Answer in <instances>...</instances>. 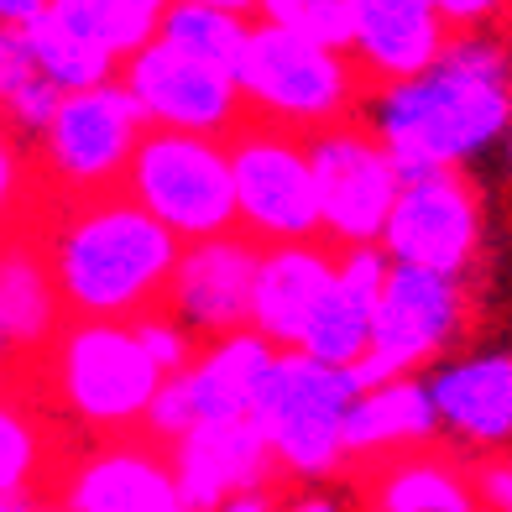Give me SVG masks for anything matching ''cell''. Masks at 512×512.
I'll return each instance as SVG.
<instances>
[{
    "instance_id": "cell-1",
    "label": "cell",
    "mask_w": 512,
    "mask_h": 512,
    "mask_svg": "<svg viewBox=\"0 0 512 512\" xmlns=\"http://www.w3.org/2000/svg\"><path fill=\"white\" fill-rule=\"evenodd\" d=\"M361 115L398 157L403 178L465 168L512 131V42L497 27L455 32L434 68L371 89Z\"/></svg>"
},
{
    "instance_id": "cell-2",
    "label": "cell",
    "mask_w": 512,
    "mask_h": 512,
    "mask_svg": "<svg viewBox=\"0 0 512 512\" xmlns=\"http://www.w3.org/2000/svg\"><path fill=\"white\" fill-rule=\"evenodd\" d=\"M32 230L48 251L68 319H136L162 309L183 256V241L126 189L42 199Z\"/></svg>"
},
{
    "instance_id": "cell-3",
    "label": "cell",
    "mask_w": 512,
    "mask_h": 512,
    "mask_svg": "<svg viewBox=\"0 0 512 512\" xmlns=\"http://www.w3.org/2000/svg\"><path fill=\"white\" fill-rule=\"evenodd\" d=\"M162 382L131 319H68L11 392L32 398L58 429L105 439L147 429Z\"/></svg>"
},
{
    "instance_id": "cell-4",
    "label": "cell",
    "mask_w": 512,
    "mask_h": 512,
    "mask_svg": "<svg viewBox=\"0 0 512 512\" xmlns=\"http://www.w3.org/2000/svg\"><path fill=\"white\" fill-rule=\"evenodd\" d=\"M236 84L246 95V115L304 136L351 121L371 100V79L351 53L309 42L272 21H251Z\"/></svg>"
},
{
    "instance_id": "cell-5",
    "label": "cell",
    "mask_w": 512,
    "mask_h": 512,
    "mask_svg": "<svg viewBox=\"0 0 512 512\" xmlns=\"http://www.w3.org/2000/svg\"><path fill=\"white\" fill-rule=\"evenodd\" d=\"M356 371L324 366L304 351H277L267 382L256 387L251 418L267 429L277 471L293 486H324L330 476L351 471L345 455V413L356 403Z\"/></svg>"
},
{
    "instance_id": "cell-6",
    "label": "cell",
    "mask_w": 512,
    "mask_h": 512,
    "mask_svg": "<svg viewBox=\"0 0 512 512\" xmlns=\"http://www.w3.org/2000/svg\"><path fill=\"white\" fill-rule=\"evenodd\" d=\"M152 131L126 79H110L79 95H63L53 126L32 142L42 199H89L126 189L131 157Z\"/></svg>"
},
{
    "instance_id": "cell-7",
    "label": "cell",
    "mask_w": 512,
    "mask_h": 512,
    "mask_svg": "<svg viewBox=\"0 0 512 512\" xmlns=\"http://www.w3.org/2000/svg\"><path fill=\"white\" fill-rule=\"evenodd\" d=\"M126 194L157 215L178 241H204L241 230L236 209V168H230L225 136H194L152 126L131 157Z\"/></svg>"
},
{
    "instance_id": "cell-8",
    "label": "cell",
    "mask_w": 512,
    "mask_h": 512,
    "mask_svg": "<svg viewBox=\"0 0 512 512\" xmlns=\"http://www.w3.org/2000/svg\"><path fill=\"white\" fill-rule=\"evenodd\" d=\"M465 324H471L465 277L392 262L387 293L377 304V324H371V351L356 366V382L382 387L398 377H424L439 361H450Z\"/></svg>"
},
{
    "instance_id": "cell-9",
    "label": "cell",
    "mask_w": 512,
    "mask_h": 512,
    "mask_svg": "<svg viewBox=\"0 0 512 512\" xmlns=\"http://www.w3.org/2000/svg\"><path fill=\"white\" fill-rule=\"evenodd\" d=\"M225 142H230V168H236V209L246 236H256L262 246L324 236L319 178L304 131L246 115Z\"/></svg>"
},
{
    "instance_id": "cell-10",
    "label": "cell",
    "mask_w": 512,
    "mask_h": 512,
    "mask_svg": "<svg viewBox=\"0 0 512 512\" xmlns=\"http://www.w3.org/2000/svg\"><path fill=\"white\" fill-rule=\"evenodd\" d=\"M319 209H324V241L335 246H377L392 220V204L403 194V168L387 152V142L371 131L366 115H351L340 126H324L309 136Z\"/></svg>"
},
{
    "instance_id": "cell-11",
    "label": "cell",
    "mask_w": 512,
    "mask_h": 512,
    "mask_svg": "<svg viewBox=\"0 0 512 512\" xmlns=\"http://www.w3.org/2000/svg\"><path fill=\"white\" fill-rule=\"evenodd\" d=\"M486 241V204L465 168H439L424 178H403L382 230V251L403 267H429L450 277H471Z\"/></svg>"
},
{
    "instance_id": "cell-12",
    "label": "cell",
    "mask_w": 512,
    "mask_h": 512,
    "mask_svg": "<svg viewBox=\"0 0 512 512\" xmlns=\"http://www.w3.org/2000/svg\"><path fill=\"white\" fill-rule=\"evenodd\" d=\"M48 497L68 512H189L168 445L147 429L89 439L63 460Z\"/></svg>"
},
{
    "instance_id": "cell-13",
    "label": "cell",
    "mask_w": 512,
    "mask_h": 512,
    "mask_svg": "<svg viewBox=\"0 0 512 512\" xmlns=\"http://www.w3.org/2000/svg\"><path fill=\"white\" fill-rule=\"evenodd\" d=\"M272 361H277V345L256 330L204 340L194 366L162 382L157 403L147 413V434L162 439V445H173L178 434H189L199 424H215V418H246L251 403H256V387L267 382Z\"/></svg>"
},
{
    "instance_id": "cell-14",
    "label": "cell",
    "mask_w": 512,
    "mask_h": 512,
    "mask_svg": "<svg viewBox=\"0 0 512 512\" xmlns=\"http://www.w3.org/2000/svg\"><path fill=\"white\" fill-rule=\"evenodd\" d=\"M121 79L147 110L152 126L194 131V136H230L246 121V95L230 68L199 63L168 42H147L142 53L121 63Z\"/></svg>"
},
{
    "instance_id": "cell-15",
    "label": "cell",
    "mask_w": 512,
    "mask_h": 512,
    "mask_svg": "<svg viewBox=\"0 0 512 512\" xmlns=\"http://www.w3.org/2000/svg\"><path fill=\"white\" fill-rule=\"evenodd\" d=\"M256 267H262V241L246 236V230L183 241V256L173 267V283H168L162 309L178 314L199 340H220V335L251 330Z\"/></svg>"
},
{
    "instance_id": "cell-16",
    "label": "cell",
    "mask_w": 512,
    "mask_h": 512,
    "mask_svg": "<svg viewBox=\"0 0 512 512\" xmlns=\"http://www.w3.org/2000/svg\"><path fill=\"white\" fill-rule=\"evenodd\" d=\"M168 455H173V471H178L189 512H220V502H230L236 492L283 481L277 455L267 445V429L251 413L246 418H215V424L178 434L168 445Z\"/></svg>"
},
{
    "instance_id": "cell-17",
    "label": "cell",
    "mask_w": 512,
    "mask_h": 512,
    "mask_svg": "<svg viewBox=\"0 0 512 512\" xmlns=\"http://www.w3.org/2000/svg\"><path fill=\"white\" fill-rule=\"evenodd\" d=\"M429 377L439 429L450 445L497 455L512 450V356L507 351H476V356H450Z\"/></svg>"
},
{
    "instance_id": "cell-18",
    "label": "cell",
    "mask_w": 512,
    "mask_h": 512,
    "mask_svg": "<svg viewBox=\"0 0 512 512\" xmlns=\"http://www.w3.org/2000/svg\"><path fill=\"white\" fill-rule=\"evenodd\" d=\"M450 21L434 0H351V58L371 89L403 84L445 58Z\"/></svg>"
},
{
    "instance_id": "cell-19",
    "label": "cell",
    "mask_w": 512,
    "mask_h": 512,
    "mask_svg": "<svg viewBox=\"0 0 512 512\" xmlns=\"http://www.w3.org/2000/svg\"><path fill=\"white\" fill-rule=\"evenodd\" d=\"M335 262H340V246L324 236L262 246L256 293H251V330L267 335L277 351H298L314 309L335 283Z\"/></svg>"
},
{
    "instance_id": "cell-20",
    "label": "cell",
    "mask_w": 512,
    "mask_h": 512,
    "mask_svg": "<svg viewBox=\"0 0 512 512\" xmlns=\"http://www.w3.org/2000/svg\"><path fill=\"white\" fill-rule=\"evenodd\" d=\"M356 512H481L476 471L455 450H403L351 465Z\"/></svg>"
},
{
    "instance_id": "cell-21",
    "label": "cell",
    "mask_w": 512,
    "mask_h": 512,
    "mask_svg": "<svg viewBox=\"0 0 512 512\" xmlns=\"http://www.w3.org/2000/svg\"><path fill=\"white\" fill-rule=\"evenodd\" d=\"M63 324H68V309H63V293L53 283L48 251H42L32 225H21L16 236L0 241V335H6L11 361H16V377L6 387H16L27 377L32 361L58 340Z\"/></svg>"
},
{
    "instance_id": "cell-22",
    "label": "cell",
    "mask_w": 512,
    "mask_h": 512,
    "mask_svg": "<svg viewBox=\"0 0 512 512\" xmlns=\"http://www.w3.org/2000/svg\"><path fill=\"white\" fill-rule=\"evenodd\" d=\"M392 277V256L377 246H340L335 262V283L324 293V304L314 309L304 345L298 351L324 361V366H361V356L371 351V324H377V304L387 293Z\"/></svg>"
},
{
    "instance_id": "cell-23",
    "label": "cell",
    "mask_w": 512,
    "mask_h": 512,
    "mask_svg": "<svg viewBox=\"0 0 512 512\" xmlns=\"http://www.w3.org/2000/svg\"><path fill=\"white\" fill-rule=\"evenodd\" d=\"M439 434L445 429H439L429 377H398L382 387H361L351 413H345V455H351V465L424 450Z\"/></svg>"
},
{
    "instance_id": "cell-24",
    "label": "cell",
    "mask_w": 512,
    "mask_h": 512,
    "mask_svg": "<svg viewBox=\"0 0 512 512\" xmlns=\"http://www.w3.org/2000/svg\"><path fill=\"white\" fill-rule=\"evenodd\" d=\"M53 434L58 424L32 398L0 387V502H32L53 492L63 471V460L53 455Z\"/></svg>"
},
{
    "instance_id": "cell-25",
    "label": "cell",
    "mask_w": 512,
    "mask_h": 512,
    "mask_svg": "<svg viewBox=\"0 0 512 512\" xmlns=\"http://www.w3.org/2000/svg\"><path fill=\"white\" fill-rule=\"evenodd\" d=\"M21 42H27L32 63L63 89V95H79V89L121 79V58L105 53L100 42H89L84 32H74L68 21H58L53 6H48V16H37L32 27H21Z\"/></svg>"
},
{
    "instance_id": "cell-26",
    "label": "cell",
    "mask_w": 512,
    "mask_h": 512,
    "mask_svg": "<svg viewBox=\"0 0 512 512\" xmlns=\"http://www.w3.org/2000/svg\"><path fill=\"white\" fill-rule=\"evenodd\" d=\"M58 105H63V89L32 63L21 32L0 27V121H6L16 136L37 142V136L53 126Z\"/></svg>"
},
{
    "instance_id": "cell-27",
    "label": "cell",
    "mask_w": 512,
    "mask_h": 512,
    "mask_svg": "<svg viewBox=\"0 0 512 512\" xmlns=\"http://www.w3.org/2000/svg\"><path fill=\"white\" fill-rule=\"evenodd\" d=\"M246 37H251V16H236V11H220V6H199V0H173L162 11V27H157V42L189 53L199 63H215V68H241V53H246Z\"/></svg>"
},
{
    "instance_id": "cell-28",
    "label": "cell",
    "mask_w": 512,
    "mask_h": 512,
    "mask_svg": "<svg viewBox=\"0 0 512 512\" xmlns=\"http://www.w3.org/2000/svg\"><path fill=\"white\" fill-rule=\"evenodd\" d=\"M37 209H42V183L32 142L0 121V241L16 236L21 225H32Z\"/></svg>"
},
{
    "instance_id": "cell-29",
    "label": "cell",
    "mask_w": 512,
    "mask_h": 512,
    "mask_svg": "<svg viewBox=\"0 0 512 512\" xmlns=\"http://www.w3.org/2000/svg\"><path fill=\"white\" fill-rule=\"evenodd\" d=\"M256 21H272V27H288L309 42L351 53V0H262Z\"/></svg>"
},
{
    "instance_id": "cell-30",
    "label": "cell",
    "mask_w": 512,
    "mask_h": 512,
    "mask_svg": "<svg viewBox=\"0 0 512 512\" xmlns=\"http://www.w3.org/2000/svg\"><path fill=\"white\" fill-rule=\"evenodd\" d=\"M131 324H136V335H142V345L152 351V361L162 366V377H178V371H189L194 356L204 351V340H199L178 314H168V309H147V314H136Z\"/></svg>"
},
{
    "instance_id": "cell-31",
    "label": "cell",
    "mask_w": 512,
    "mask_h": 512,
    "mask_svg": "<svg viewBox=\"0 0 512 512\" xmlns=\"http://www.w3.org/2000/svg\"><path fill=\"white\" fill-rule=\"evenodd\" d=\"M471 471H476L481 512H512V450H497V455L471 460Z\"/></svg>"
},
{
    "instance_id": "cell-32",
    "label": "cell",
    "mask_w": 512,
    "mask_h": 512,
    "mask_svg": "<svg viewBox=\"0 0 512 512\" xmlns=\"http://www.w3.org/2000/svg\"><path fill=\"white\" fill-rule=\"evenodd\" d=\"M434 6L450 21V32H486L512 16V0H434Z\"/></svg>"
},
{
    "instance_id": "cell-33",
    "label": "cell",
    "mask_w": 512,
    "mask_h": 512,
    "mask_svg": "<svg viewBox=\"0 0 512 512\" xmlns=\"http://www.w3.org/2000/svg\"><path fill=\"white\" fill-rule=\"evenodd\" d=\"M283 481H267V486H251V492H236L230 502H220V512H283Z\"/></svg>"
},
{
    "instance_id": "cell-34",
    "label": "cell",
    "mask_w": 512,
    "mask_h": 512,
    "mask_svg": "<svg viewBox=\"0 0 512 512\" xmlns=\"http://www.w3.org/2000/svg\"><path fill=\"white\" fill-rule=\"evenodd\" d=\"M53 0H0V27L6 32H21V27H32L37 16H48Z\"/></svg>"
},
{
    "instance_id": "cell-35",
    "label": "cell",
    "mask_w": 512,
    "mask_h": 512,
    "mask_svg": "<svg viewBox=\"0 0 512 512\" xmlns=\"http://www.w3.org/2000/svg\"><path fill=\"white\" fill-rule=\"evenodd\" d=\"M283 512H340V497L319 492V486H298V492L283 502Z\"/></svg>"
},
{
    "instance_id": "cell-36",
    "label": "cell",
    "mask_w": 512,
    "mask_h": 512,
    "mask_svg": "<svg viewBox=\"0 0 512 512\" xmlns=\"http://www.w3.org/2000/svg\"><path fill=\"white\" fill-rule=\"evenodd\" d=\"M100 6H115L126 16H142V21H152V27H162V11H168L173 0H100Z\"/></svg>"
},
{
    "instance_id": "cell-37",
    "label": "cell",
    "mask_w": 512,
    "mask_h": 512,
    "mask_svg": "<svg viewBox=\"0 0 512 512\" xmlns=\"http://www.w3.org/2000/svg\"><path fill=\"white\" fill-rule=\"evenodd\" d=\"M199 6H220V11H236V16L256 21V6H262V0H199Z\"/></svg>"
},
{
    "instance_id": "cell-38",
    "label": "cell",
    "mask_w": 512,
    "mask_h": 512,
    "mask_svg": "<svg viewBox=\"0 0 512 512\" xmlns=\"http://www.w3.org/2000/svg\"><path fill=\"white\" fill-rule=\"evenodd\" d=\"M27 512H68V507H63V502H58V497H37V502H32V507H27Z\"/></svg>"
},
{
    "instance_id": "cell-39",
    "label": "cell",
    "mask_w": 512,
    "mask_h": 512,
    "mask_svg": "<svg viewBox=\"0 0 512 512\" xmlns=\"http://www.w3.org/2000/svg\"><path fill=\"white\" fill-rule=\"evenodd\" d=\"M507 173H512V131H507Z\"/></svg>"
}]
</instances>
